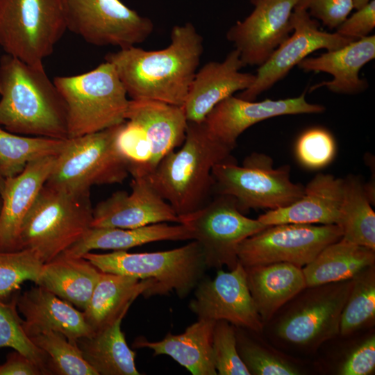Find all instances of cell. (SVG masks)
<instances>
[{"mask_svg": "<svg viewBox=\"0 0 375 375\" xmlns=\"http://www.w3.org/2000/svg\"><path fill=\"white\" fill-rule=\"evenodd\" d=\"M203 52V39L190 22L177 24L164 49L147 51L135 46L108 53L131 99H150L182 106Z\"/></svg>", "mask_w": 375, "mask_h": 375, "instance_id": "obj_1", "label": "cell"}, {"mask_svg": "<svg viewBox=\"0 0 375 375\" xmlns=\"http://www.w3.org/2000/svg\"><path fill=\"white\" fill-rule=\"evenodd\" d=\"M0 126L22 135L68 139L65 103L43 65L0 58Z\"/></svg>", "mask_w": 375, "mask_h": 375, "instance_id": "obj_2", "label": "cell"}, {"mask_svg": "<svg viewBox=\"0 0 375 375\" xmlns=\"http://www.w3.org/2000/svg\"><path fill=\"white\" fill-rule=\"evenodd\" d=\"M180 147L162 158L147 177L178 217L201 208L210 200L212 169L231 158L233 150L216 138L203 122H188Z\"/></svg>", "mask_w": 375, "mask_h": 375, "instance_id": "obj_3", "label": "cell"}, {"mask_svg": "<svg viewBox=\"0 0 375 375\" xmlns=\"http://www.w3.org/2000/svg\"><path fill=\"white\" fill-rule=\"evenodd\" d=\"M92 219L90 193H71L45 183L24 221L22 249L33 250L47 262L77 242Z\"/></svg>", "mask_w": 375, "mask_h": 375, "instance_id": "obj_4", "label": "cell"}, {"mask_svg": "<svg viewBox=\"0 0 375 375\" xmlns=\"http://www.w3.org/2000/svg\"><path fill=\"white\" fill-rule=\"evenodd\" d=\"M102 272L147 280L152 288L149 297L176 293L185 298L201 280L207 268L202 249L192 240L167 251L129 253L113 251L108 253L88 252L82 256Z\"/></svg>", "mask_w": 375, "mask_h": 375, "instance_id": "obj_5", "label": "cell"}, {"mask_svg": "<svg viewBox=\"0 0 375 375\" xmlns=\"http://www.w3.org/2000/svg\"><path fill=\"white\" fill-rule=\"evenodd\" d=\"M66 106L68 138L98 132L126 121L130 99L115 69L105 61L84 74L56 76Z\"/></svg>", "mask_w": 375, "mask_h": 375, "instance_id": "obj_6", "label": "cell"}, {"mask_svg": "<svg viewBox=\"0 0 375 375\" xmlns=\"http://www.w3.org/2000/svg\"><path fill=\"white\" fill-rule=\"evenodd\" d=\"M213 192L233 197L244 214L250 209L275 210L288 206L299 199L304 186L290 178V166L274 167L273 159L254 152L242 165L232 158L215 165L212 169Z\"/></svg>", "mask_w": 375, "mask_h": 375, "instance_id": "obj_7", "label": "cell"}, {"mask_svg": "<svg viewBox=\"0 0 375 375\" xmlns=\"http://www.w3.org/2000/svg\"><path fill=\"white\" fill-rule=\"evenodd\" d=\"M66 30L62 0H0V46L28 65H43Z\"/></svg>", "mask_w": 375, "mask_h": 375, "instance_id": "obj_8", "label": "cell"}, {"mask_svg": "<svg viewBox=\"0 0 375 375\" xmlns=\"http://www.w3.org/2000/svg\"><path fill=\"white\" fill-rule=\"evenodd\" d=\"M119 126L68 138L45 183L74 194L90 193L94 185L122 183L129 173L115 147Z\"/></svg>", "mask_w": 375, "mask_h": 375, "instance_id": "obj_9", "label": "cell"}, {"mask_svg": "<svg viewBox=\"0 0 375 375\" xmlns=\"http://www.w3.org/2000/svg\"><path fill=\"white\" fill-rule=\"evenodd\" d=\"M178 217L179 224L189 229L192 240L200 245L206 267L219 269L224 266L234 269L239 262L240 244L268 226L246 217L233 197L223 194H217L201 208Z\"/></svg>", "mask_w": 375, "mask_h": 375, "instance_id": "obj_10", "label": "cell"}, {"mask_svg": "<svg viewBox=\"0 0 375 375\" xmlns=\"http://www.w3.org/2000/svg\"><path fill=\"white\" fill-rule=\"evenodd\" d=\"M342 237V228L336 224L268 226L240 244L238 262L244 267L289 262L302 268Z\"/></svg>", "mask_w": 375, "mask_h": 375, "instance_id": "obj_11", "label": "cell"}, {"mask_svg": "<svg viewBox=\"0 0 375 375\" xmlns=\"http://www.w3.org/2000/svg\"><path fill=\"white\" fill-rule=\"evenodd\" d=\"M67 29L95 46L127 48L144 42L153 22L120 0H62Z\"/></svg>", "mask_w": 375, "mask_h": 375, "instance_id": "obj_12", "label": "cell"}, {"mask_svg": "<svg viewBox=\"0 0 375 375\" xmlns=\"http://www.w3.org/2000/svg\"><path fill=\"white\" fill-rule=\"evenodd\" d=\"M352 278L306 287L307 291L281 317L276 335L289 344L316 347L340 334L341 315Z\"/></svg>", "mask_w": 375, "mask_h": 375, "instance_id": "obj_13", "label": "cell"}, {"mask_svg": "<svg viewBox=\"0 0 375 375\" xmlns=\"http://www.w3.org/2000/svg\"><path fill=\"white\" fill-rule=\"evenodd\" d=\"M292 33L258 67L252 85L238 97L255 101L266 90L283 79L290 71L311 53L339 49L356 40L336 32L322 31L317 20L303 9L294 8L291 17Z\"/></svg>", "mask_w": 375, "mask_h": 375, "instance_id": "obj_14", "label": "cell"}, {"mask_svg": "<svg viewBox=\"0 0 375 375\" xmlns=\"http://www.w3.org/2000/svg\"><path fill=\"white\" fill-rule=\"evenodd\" d=\"M189 304L198 319L224 320L237 328L260 332L264 324L250 294L245 268L238 262L228 272L219 269L213 279L201 280Z\"/></svg>", "mask_w": 375, "mask_h": 375, "instance_id": "obj_15", "label": "cell"}, {"mask_svg": "<svg viewBox=\"0 0 375 375\" xmlns=\"http://www.w3.org/2000/svg\"><path fill=\"white\" fill-rule=\"evenodd\" d=\"M299 0H250L253 6L227 31L244 66H260L292 32V13Z\"/></svg>", "mask_w": 375, "mask_h": 375, "instance_id": "obj_16", "label": "cell"}, {"mask_svg": "<svg viewBox=\"0 0 375 375\" xmlns=\"http://www.w3.org/2000/svg\"><path fill=\"white\" fill-rule=\"evenodd\" d=\"M325 107L310 103L306 92L284 99L247 101L233 95L219 103L203 123L219 140L233 149L239 136L248 128L263 120L282 115L321 113Z\"/></svg>", "mask_w": 375, "mask_h": 375, "instance_id": "obj_17", "label": "cell"}, {"mask_svg": "<svg viewBox=\"0 0 375 375\" xmlns=\"http://www.w3.org/2000/svg\"><path fill=\"white\" fill-rule=\"evenodd\" d=\"M131 191H117L93 208L91 227L135 228L179 217L147 177L133 178Z\"/></svg>", "mask_w": 375, "mask_h": 375, "instance_id": "obj_18", "label": "cell"}, {"mask_svg": "<svg viewBox=\"0 0 375 375\" xmlns=\"http://www.w3.org/2000/svg\"><path fill=\"white\" fill-rule=\"evenodd\" d=\"M244 67L235 49L221 62L210 61L198 69L182 106L188 122L202 123L221 101L249 88L255 74L241 72Z\"/></svg>", "mask_w": 375, "mask_h": 375, "instance_id": "obj_19", "label": "cell"}, {"mask_svg": "<svg viewBox=\"0 0 375 375\" xmlns=\"http://www.w3.org/2000/svg\"><path fill=\"white\" fill-rule=\"evenodd\" d=\"M56 156L33 160L17 175L5 178L0 194V251L23 249L24 221L48 179Z\"/></svg>", "mask_w": 375, "mask_h": 375, "instance_id": "obj_20", "label": "cell"}, {"mask_svg": "<svg viewBox=\"0 0 375 375\" xmlns=\"http://www.w3.org/2000/svg\"><path fill=\"white\" fill-rule=\"evenodd\" d=\"M17 307L24 317L23 327L29 338L53 331L76 342L94 333L83 311L42 286L36 285L19 293Z\"/></svg>", "mask_w": 375, "mask_h": 375, "instance_id": "obj_21", "label": "cell"}, {"mask_svg": "<svg viewBox=\"0 0 375 375\" xmlns=\"http://www.w3.org/2000/svg\"><path fill=\"white\" fill-rule=\"evenodd\" d=\"M344 198V178L319 173L292 204L267 210L258 219L266 226L281 224L338 225Z\"/></svg>", "mask_w": 375, "mask_h": 375, "instance_id": "obj_22", "label": "cell"}, {"mask_svg": "<svg viewBox=\"0 0 375 375\" xmlns=\"http://www.w3.org/2000/svg\"><path fill=\"white\" fill-rule=\"evenodd\" d=\"M374 58L375 35H372L318 56L306 57L297 65L305 72H325L332 76L331 81L311 86L310 92L325 87L333 93L356 94L368 88L367 81L360 78L359 72Z\"/></svg>", "mask_w": 375, "mask_h": 375, "instance_id": "obj_23", "label": "cell"}, {"mask_svg": "<svg viewBox=\"0 0 375 375\" xmlns=\"http://www.w3.org/2000/svg\"><path fill=\"white\" fill-rule=\"evenodd\" d=\"M126 120L140 125L152 146L153 171L167 154L184 142L188 119L182 106L150 99H130ZM152 171V172H153Z\"/></svg>", "mask_w": 375, "mask_h": 375, "instance_id": "obj_24", "label": "cell"}, {"mask_svg": "<svg viewBox=\"0 0 375 375\" xmlns=\"http://www.w3.org/2000/svg\"><path fill=\"white\" fill-rule=\"evenodd\" d=\"M215 324V321L198 319L181 334L168 333L157 342L138 338L133 347L149 348L154 356H169L193 375H216L212 353Z\"/></svg>", "mask_w": 375, "mask_h": 375, "instance_id": "obj_25", "label": "cell"}, {"mask_svg": "<svg viewBox=\"0 0 375 375\" xmlns=\"http://www.w3.org/2000/svg\"><path fill=\"white\" fill-rule=\"evenodd\" d=\"M244 268L250 294L263 324L306 288L302 268L289 262Z\"/></svg>", "mask_w": 375, "mask_h": 375, "instance_id": "obj_26", "label": "cell"}, {"mask_svg": "<svg viewBox=\"0 0 375 375\" xmlns=\"http://www.w3.org/2000/svg\"><path fill=\"white\" fill-rule=\"evenodd\" d=\"M152 284L147 280L101 272L92 297L83 311L93 332L125 316L133 301L139 296L149 297Z\"/></svg>", "mask_w": 375, "mask_h": 375, "instance_id": "obj_27", "label": "cell"}, {"mask_svg": "<svg viewBox=\"0 0 375 375\" xmlns=\"http://www.w3.org/2000/svg\"><path fill=\"white\" fill-rule=\"evenodd\" d=\"M100 274L101 271L83 256L62 253L42 265L35 285L83 311Z\"/></svg>", "mask_w": 375, "mask_h": 375, "instance_id": "obj_28", "label": "cell"}, {"mask_svg": "<svg viewBox=\"0 0 375 375\" xmlns=\"http://www.w3.org/2000/svg\"><path fill=\"white\" fill-rule=\"evenodd\" d=\"M192 240L189 229L182 224L157 223L135 228L91 227L83 236L63 253L82 256L92 250L126 251L158 241Z\"/></svg>", "mask_w": 375, "mask_h": 375, "instance_id": "obj_29", "label": "cell"}, {"mask_svg": "<svg viewBox=\"0 0 375 375\" xmlns=\"http://www.w3.org/2000/svg\"><path fill=\"white\" fill-rule=\"evenodd\" d=\"M374 262L375 250L341 238L323 249L302 271L306 287H314L351 279Z\"/></svg>", "mask_w": 375, "mask_h": 375, "instance_id": "obj_30", "label": "cell"}, {"mask_svg": "<svg viewBox=\"0 0 375 375\" xmlns=\"http://www.w3.org/2000/svg\"><path fill=\"white\" fill-rule=\"evenodd\" d=\"M124 316L76 343L84 359L98 375H139L135 364V352L127 344L121 329Z\"/></svg>", "mask_w": 375, "mask_h": 375, "instance_id": "obj_31", "label": "cell"}, {"mask_svg": "<svg viewBox=\"0 0 375 375\" xmlns=\"http://www.w3.org/2000/svg\"><path fill=\"white\" fill-rule=\"evenodd\" d=\"M338 226L342 238L375 250V213L361 178H344V198Z\"/></svg>", "mask_w": 375, "mask_h": 375, "instance_id": "obj_32", "label": "cell"}, {"mask_svg": "<svg viewBox=\"0 0 375 375\" xmlns=\"http://www.w3.org/2000/svg\"><path fill=\"white\" fill-rule=\"evenodd\" d=\"M67 140L15 134L0 126L1 174L4 178L15 176L33 160L58 156L64 148Z\"/></svg>", "mask_w": 375, "mask_h": 375, "instance_id": "obj_33", "label": "cell"}, {"mask_svg": "<svg viewBox=\"0 0 375 375\" xmlns=\"http://www.w3.org/2000/svg\"><path fill=\"white\" fill-rule=\"evenodd\" d=\"M375 318L374 265L352 278V285L343 308L340 334L349 335L374 322Z\"/></svg>", "mask_w": 375, "mask_h": 375, "instance_id": "obj_34", "label": "cell"}, {"mask_svg": "<svg viewBox=\"0 0 375 375\" xmlns=\"http://www.w3.org/2000/svg\"><path fill=\"white\" fill-rule=\"evenodd\" d=\"M49 358L50 374L98 375L84 359L76 342L63 334L48 331L30 338Z\"/></svg>", "mask_w": 375, "mask_h": 375, "instance_id": "obj_35", "label": "cell"}, {"mask_svg": "<svg viewBox=\"0 0 375 375\" xmlns=\"http://www.w3.org/2000/svg\"><path fill=\"white\" fill-rule=\"evenodd\" d=\"M19 292L8 301L0 300V348L10 347L31 359L41 370L49 375V358L26 335L24 319L19 317L17 300Z\"/></svg>", "mask_w": 375, "mask_h": 375, "instance_id": "obj_36", "label": "cell"}, {"mask_svg": "<svg viewBox=\"0 0 375 375\" xmlns=\"http://www.w3.org/2000/svg\"><path fill=\"white\" fill-rule=\"evenodd\" d=\"M115 147L132 178L147 177L152 172V146L140 125L129 120L120 124Z\"/></svg>", "mask_w": 375, "mask_h": 375, "instance_id": "obj_37", "label": "cell"}, {"mask_svg": "<svg viewBox=\"0 0 375 375\" xmlns=\"http://www.w3.org/2000/svg\"><path fill=\"white\" fill-rule=\"evenodd\" d=\"M35 251H0V300L9 301L26 281L37 283L42 265Z\"/></svg>", "mask_w": 375, "mask_h": 375, "instance_id": "obj_38", "label": "cell"}, {"mask_svg": "<svg viewBox=\"0 0 375 375\" xmlns=\"http://www.w3.org/2000/svg\"><path fill=\"white\" fill-rule=\"evenodd\" d=\"M236 342L239 355L251 374L297 375L301 374L292 362L269 350L242 333L237 328Z\"/></svg>", "mask_w": 375, "mask_h": 375, "instance_id": "obj_39", "label": "cell"}, {"mask_svg": "<svg viewBox=\"0 0 375 375\" xmlns=\"http://www.w3.org/2000/svg\"><path fill=\"white\" fill-rule=\"evenodd\" d=\"M212 353L217 374H251L238 351L235 328L226 321L215 322L212 334Z\"/></svg>", "mask_w": 375, "mask_h": 375, "instance_id": "obj_40", "label": "cell"}, {"mask_svg": "<svg viewBox=\"0 0 375 375\" xmlns=\"http://www.w3.org/2000/svg\"><path fill=\"white\" fill-rule=\"evenodd\" d=\"M336 145L334 138L327 130L314 127L304 131L298 138L295 153L299 162L305 167L321 169L334 158Z\"/></svg>", "mask_w": 375, "mask_h": 375, "instance_id": "obj_41", "label": "cell"}, {"mask_svg": "<svg viewBox=\"0 0 375 375\" xmlns=\"http://www.w3.org/2000/svg\"><path fill=\"white\" fill-rule=\"evenodd\" d=\"M295 8L308 14L330 29L337 28L353 9L352 0H299Z\"/></svg>", "mask_w": 375, "mask_h": 375, "instance_id": "obj_42", "label": "cell"}, {"mask_svg": "<svg viewBox=\"0 0 375 375\" xmlns=\"http://www.w3.org/2000/svg\"><path fill=\"white\" fill-rule=\"evenodd\" d=\"M375 369V336L371 335L346 358L338 369L341 375H368Z\"/></svg>", "mask_w": 375, "mask_h": 375, "instance_id": "obj_43", "label": "cell"}, {"mask_svg": "<svg viewBox=\"0 0 375 375\" xmlns=\"http://www.w3.org/2000/svg\"><path fill=\"white\" fill-rule=\"evenodd\" d=\"M375 27V0L356 10L337 28L336 33L358 40L369 35Z\"/></svg>", "mask_w": 375, "mask_h": 375, "instance_id": "obj_44", "label": "cell"}, {"mask_svg": "<svg viewBox=\"0 0 375 375\" xmlns=\"http://www.w3.org/2000/svg\"><path fill=\"white\" fill-rule=\"evenodd\" d=\"M0 375H42V373L31 359L15 350L0 365Z\"/></svg>", "mask_w": 375, "mask_h": 375, "instance_id": "obj_45", "label": "cell"}, {"mask_svg": "<svg viewBox=\"0 0 375 375\" xmlns=\"http://www.w3.org/2000/svg\"><path fill=\"white\" fill-rule=\"evenodd\" d=\"M371 0H352L353 9L358 10L366 6Z\"/></svg>", "mask_w": 375, "mask_h": 375, "instance_id": "obj_46", "label": "cell"}, {"mask_svg": "<svg viewBox=\"0 0 375 375\" xmlns=\"http://www.w3.org/2000/svg\"><path fill=\"white\" fill-rule=\"evenodd\" d=\"M5 178L0 172V194L3 186ZM1 208V206H0Z\"/></svg>", "mask_w": 375, "mask_h": 375, "instance_id": "obj_47", "label": "cell"}]
</instances>
